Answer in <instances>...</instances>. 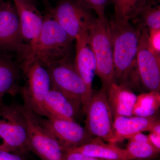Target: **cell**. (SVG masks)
Listing matches in <instances>:
<instances>
[{
	"mask_svg": "<svg viewBox=\"0 0 160 160\" xmlns=\"http://www.w3.org/2000/svg\"><path fill=\"white\" fill-rule=\"evenodd\" d=\"M113 52L116 80L129 86L139 79L137 53L141 31L130 22L109 21Z\"/></svg>",
	"mask_w": 160,
	"mask_h": 160,
	"instance_id": "cell-1",
	"label": "cell"
},
{
	"mask_svg": "<svg viewBox=\"0 0 160 160\" xmlns=\"http://www.w3.org/2000/svg\"><path fill=\"white\" fill-rule=\"evenodd\" d=\"M44 15L42 29L32 49V58L48 69L71 59L73 40L55 19L49 9Z\"/></svg>",
	"mask_w": 160,
	"mask_h": 160,
	"instance_id": "cell-2",
	"label": "cell"
},
{
	"mask_svg": "<svg viewBox=\"0 0 160 160\" xmlns=\"http://www.w3.org/2000/svg\"><path fill=\"white\" fill-rule=\"evenodd\" d=\"M20 67L25 80L19 92L24 102L23 105L39 116L46 118L44 99L52 88L48 69L32 58L23 62Z\"/></svg>",
	"mask_w": 160,
	"mask_h": 160,
	"instance_id": "cell-3",
	"label": "cell"
},
{
	"mask_svg": "<svg viewBox=\"0 0 160 160\" xmlns=\"http://www.w3.org/2000/svg\"><path fill=\"white\" fill-rule=\"evenodd\" d=\"M0 52L10 56L20 65L32 58V50L23 40L13 2H0Z\"/></svg>",
	"mask_w": 160,
	"mask_h": 160,
	"instance_id": "cell-4",
	"label": "cell"
},
{
	"mask_svg": "<svg viewBox=\"0 0 160 160\" xmlns=\"http://www.w3.org/2000/svg\"><path fill=\"white\" fill-rule=\"evenodd\" d=\"M89 36L96 61V72L102 88L106 90L116 82L109 21L96 18L89 29Z\"/></svg>",
	"mask_w": 160,
	"mask_h": 160,
	"instance_id": "cell-5",
	"label": "cell"
},
{
	"mask_svg": "<svg viewBox=\"0 0 160 160\" xmlns=\"http://www.w3.org/2000/svg\"><path fill=\"white\" fill-rule=\"evenodd\" d=\"M47 69L51 78L52 88L58 90L79 105L82 110L85 109L92 94L71 59L60 62Z\"/></svg>",
	"mask_w": 160,
	"mask_h": 160,
	"instance_id": "cell-6",
	"label": "cell"
},
{
	"mask_svg": "<svg viewBox=\"0 0 160 160\" xmlns=\"http://www.w3.org/2000/svg\"><path fill=\"white\" fill-rule=\"evenodd\" d=\"M19 106L27 127L29 150L42 160H63L64 149L41 123L39 116L23 105Z\"/></svg>",
	"mask_w": 160,
	"mask_h": 160,
	"instance_id": "cell-7",
	"label": "cell"
},
{
	"mask_svg": "<svg viewBox=\"0 0 160 160\" xmlns=\"http://www.w3.org/2000/svg\"><path fill=\"white\" fill-rule=\"evenodd\" d=\"M83 111L86 114L85 128L91 135L114 144L113 117L106 89L102 88L98 91L92 92Z\"/></svg>",
	"mask_w": 160,
	"mask_h": 160,
	"instance_id": "cell-8",
	"label": "cell"
},
{
	"mask_svg": "<svg viewBox=\"0 0 160 160\" xmlns=\"http://www.w3.org/2000/svg\"><path fill=\"white\" fill-rule=\"evenodd\" d=\"M0 137L4 150L12 152L29 150L27 127L19 105L0 104Z\"/></svg>",
	"mask_w": 160,
	"mask_h": 160,
	"instance_id": "cell-9",
	"label": "cell"
},
{
	"mask_svg": "<svg viewBox=\"0 0 160 160\" xmlns=\"http://www.w3.org/2000/svg\"><path fill=\"white\" fill-rule=\"evenodd\" d=\"M49 10L55 19L73 40L89 32L96 19L91 9L76 0H59L56 6Z\"/></svg>",
	"mask_w": 160,
	"mask_h": 160,
	"instance_id": "cell-10",
	"label": "cell"
},
{
	"mask_svg": "<svg viewBox=\"0 0 160 160\" xmlns=\"http://www.w3.org/2000/svg\"><path fill=\"white\" fill-rule=\"evenodd\" d=\"M139 29L141 35L137 61L139 80L148 92H160V55L152 51L148 46V29L145 28Z\"/></svg>",
	"mask_w": 160,
	"mask_h": 160,
	"instance_id": "cell-11",
	"label": "cell"
},
{
	"mask_svg": "<svg viewBox=\"0 0 160 160\" xmlns=\"http://www.w3.org/2000/svg\"><path fill=\"white\" fill-rule=\"evenodd\" d=\"M39 119L64 150L82 146L93 138L76 121L41 116Z\"/></svg>",
	"mask_w": 160,
	"mask_h": 160,
	"instance_id": "cell-12",
	"label": "cell"
},
{
	"mask_svg": "<svg viewBox=\"0 0 160 160\" xmlns=\"http://www.w3.org/2000/svg\"><path fill=\"white\" fill-rule=\"evenodd\" d=\"M12 2L18 16L22 37L32 50L42 29L44 15L32 2L22 0H12Z\"/></svg>",
	"mask_w": 160,
	"mask_h": 160,
	"instance_id": "cell-13",
	"label": "cell"
},
{
	"mask_svg": "<svg viewBox=\"0 0 160 160\" xmlns=\"http://www.w3.org/2000/svg\"><path fill=\"white\" fill-rule=\"evenodd\" d=\"M74 65L80 76L92 94V85L96 72V61L90 42L89 32L80 34L75 39Z\"/></svg>",
	"mask_w": 160,
	"mask_h": 160,
	"instance_id": "cell-14",
	"label": "cell"
},
{
	"mask_svg": "<svg viewBox=\"0 0 160 160\" xmlns=\"http://www.w3.org/2000/svg\"><path fill=\"white\" fill-rule=\"evenodd\" d=\"M81 106L57 89H51L45 96L44 108L46 118L75 121Z\"/></svg>",
	"mask_w": 160,
	"mask_h": 160,
	"instance_id": "cell-15",
	"label": "cell"
},
{
	"mask_svg": "<svg viewBox=\"0 0 160 160\" xmlns=\"http://www.w3.org/2000/svg\"><path fill=\"white\" fill-rule=\"evenodd\" d=\"M159 120L155 115L149 117L118 116L113 118L114 144L129 139L139 132L150 131L153 124Z\"/></svg>",
	"mask_w": 160,
	"mask_h": 160,
	"instance_id": "cell-16",
	"label": "cell"
},
{
	"mask_svg": "<svg viewBox=\"0 0 160 160\" xmlns=\"http://www.w3.org/2000/svg\"><path fill=\"white\" fill-rule=\"evenodd\" d=\"M22 74L20 64L10 56L0 52V104L6 95L15 96L19 93Z\"/></svg>",
	"mask_w": 160,
	"mask_h": 160,
	"instance_id": "cell-17",
	"label": "cell"
},
{
	"mask_svg": "<svg viewBox=\"0 0 160 160\" xmlns=\"http://www.w3.org/2000/svg\"><path fill=\"white\" fill-rule=\"evenodd\" d=\"M106 93L113 118L118 116H132L137 95L129 86L115 82L110 85L106 90Z\"/></svg>",
	"mask_w": 160,
	"mask_h": 160,
	"instance_id": "cell-18",
	"label": "cell"
},
{
	"mask_svg": "<svg viewBox=\"0 0 160 160\" xmlns=\"http://www.w3.org/2000/svg\"><path fill=\"white\" fill-rule=\"evenodd\" d=\"M102 139L93 137L88 142L82 146L66 149L79 152L85 155L108 160H123L125 149L118 147L115 144L103 142Z\"/></svg>",
	"mask_w": 160,
	"mask_h": 160,
	"instance_id": "cell-19",
	"label": "cell"
},
{
	"mask_svg": "<svg viewBox=\"0 0 160 160\" xmlns=\"http://www.w3.org/2000/svg\"><path fill=\"white\" fill-rule=\"evenodd\" d=\"M158 0H112L114 18L117 22L133 21L146 6L155 5Z\"/></svg>",
	"mask_w": 160,
	"mask_h": 160,
	"instance_id": "cell-20",
	"label": "cell"
},
{
	"mask_svg": "<svg viewBox=\"0 0 160 160\" xmlns=\"http://www.w3.org/2000/svg\"><path fill=\"white\" fill-rule=\"evenodd\" d=\"M160 107V92L149 91L137 95L132 115L149 117L155 115Z\"/></svg>",
	"mask_w": 160,
	"mask_h": 160,
	"instance_id": "cell-21",
	"label": "cell"
},
{
	"mask_svg": "<svg viewBox=\"0 0 160 160\" xmlns=\"http://www.w3.org/2000/svg\"><path fill=\"white\" fill-rule=\"evenodd\" d=\"M123 160H143L155 157L160 152L150 143L139 142L129 140Z\"/></svg>",
	"mask_w": 160,
	"mask_h": 160,
	"instance_id": "cell-22",
	"label": "cell"
},
{
	"mask_svg": "<svg viewBox=\"0 0 160 160\" xmlns=\"http://www.w3.org/2000/svg\"><path fill=\"white\" fill-rule=\"evenodd\" d=\"M138 28L160 29V7L156 5L146 6L132 21Z\"/></svg>",
	"mask_w": 160,
	"mask_h": 160,
	"instance_id": "cell-23",
	"label": "cell"
},
{
	"mask_svg": "<svg viewBox=\"0 0 160 160\" xmlns=\"http://www.w3.org/2000/svg\"><path fill=\"white\" fill-rule=\"evenodd\" d=\"M88 9L95 12L98 18L102 20L107 19L106 18V6L109 0H76Z\"/></svg>",
	"mask_w": 160,
	"mask_h": 160,
	"instance_id": "cell-24",
	"label": "cell"
},
{
	"mask_svg": "<svg viewBox=\"0 0 160 160\" xmlns=\"http://www.w3.org/2000/svg\"><path fill=\"white\" fill-rule=\"evenodd\" d=\"M147 43L152 51L160 55V29L148 30Z\"/></svg>",
	"mask_w": 160,
	"mask_h": 160,
	"instance_id": "cell-25",
	"label": "cell"
},
{
	"mask_svg": "<svg viewBox=\"0 0 160 160\" xmlns=\"http://www.w3.org/2000/svg\"><path fill=\"white\" fill-rule=\"evenodd\" d=\"M63 160H108L89 156L79 152L64 150Z\"/></svg>",
	"mask_w": 160,
	"mask_h": 160,
	"instance_id": "cell-26",
	"label": "cell"
},
{
	"mask_svg": "<svg viewBox=\"0 0 160 160\" xmlns=\"http://www.w3.org/2000/svg\"><path fill=\"white\" fill-rule=\"evenodd\" d=\"M0 160H25L18 154L0 149Z\"/></svg>",
	"mask_w": 160,
	"mask_h": 160,
	"instance_id": "cell-27",
	"label": "cell"
},
{
	"mask_svg": "<svg viewBox=\"0 0 160 160\" xmlns=\"http://www.w3.org/2000/svg\"><path fill=\"white\" fill-rule=\"evenodd\" d=\"M149 143L158 151H160V135L149 132L148 135Z\"/></svg>",
	"mask_w": 160,
	"mask_h": 160,
	"instance_id": "cell-28",
	"label": "cell"
},
{
	"mask_svg": "<svg viewBox=\"0 0 160 160\" xmlns=\"http://www.w3.org/2000/svg\"><path fill=\"white\" fill-rule=\"evenodd\" d=\"M128 140L139 142L150 143L148 139V135L144 134L142 132H139L134 135Z\"/></svg>",
	"mask_w": 160,
	"mask_h": 160,
	"instance_id": "cell-29",
	"label": "cell"
},
{
	"mask_svg": "<svg viewBox=\"0 0 160 160\" xmlns=\"http://www.w3.org/2000/svg\"><path fill=\"white\" fill-rule=\"evenodd\" d=\"M149 132L156 133V134L160 135V122L159 120L153 124Z\"/></svg>",
	"mask_w": 160,
	"mask_h": 160,
	"instance_id": "cell-30",
	"label": "cell"
},
{
	"mask_svg": "<svg viewBox=\"0 0 160 160\" xmlns=\"http://www.w3.org/2000/svg\"><path fill=\"white\" fill-rule=\"evenodd\" d=\"M0 149L4 150L3 147V141L1 137H0Z\"/></svg>",
	"mask_w": 160,
	"mask_h": 160,
	"instance_id": "cell-31",
	"label": "cell"
},
{
	"mask_svg": "<svg viewBox=\"0 0 160 160\" xmlns=\"http://www.w3.org/2000/svg\"><path fill=\"white\" fill-rule=\"evenodd\" d=\"M7 1H12V0H6ZM22 1H26V2H32V0H22Z\"/></svg>",
	"mask_w": 160,
	"mask_h": 160,
	"instance_id": "cell-32",
	"label": "cell"
}]
</instances>
